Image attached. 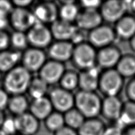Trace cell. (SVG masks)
<instances>
[{
  "label": "cell",
  "instance_id": "2",
  "mask_svg": "<svg viewBox=\"0 0 135 135\" xmlns=\"http://www.w3.org/2000/svg\"><path fill=\"white\" fill-rule=\"evenodd\" d=\"M75 98V108L86 119L96 118L101 113L102 100L95 92L79 90Z\"/></svg>",
  "mask_w": 135,
  "mask_h": 135
},
{
  "label": "cell",
  "instance_id": "31",
  "mask_svg": "<svg viewBox=\"0 0 135 135\" xmlns=\"http://www.w3.org/2000/svg\"><path fill=\"white\" fill-rule=\"evenodd\" d=\"M61 88L71 92L78 87L79 75L73 71H65L59 81Z\"/></svg>",
  "mask_w": 135,
  "mask_h": 135
},
{
  "label": "cell",
  "instance_id": "14",
  "mask_svg": "<svg viewBox=\"0 0 135 135\" xmlns=\"http://www.w3.org/2000/svg\"><path fill=\"white\" fill-rule=\"evenodd\" d=\"M38 23L52 24L57 20L59 10L57 6L52 2H44L37 4L32 11Z\"/></svg>",
  "mask_w": 135,
  "mask_h": 135
},
{
  "label": "cell",
  "instance_id": "32",
  "mask_svg": "<svg viewBox=\"0 0 135 135\" xmlns=\"http://www.w3.org/2000/svg\"><path fill=\"white\" fill-rule=\"evenodd\" d=\"M10 45L17 51L25 49L28 45L27 34L15 31L10 36Z\"/></svg>",
  "mask_w": 135,
  "mask_h": 135
},
{
  "label": "cell",
  "instance_id": "3",
  "mask_svg": "<svg viewBox=\"0 0 135 135\" xmlns=\"http://www.w3.org/2000/svg\"><path fill=\"white\" fill-rule=\"evenodd\" d=\"M123 86V78L115 68L105 70L100 74L98 89L105 97L117 96Z\"/></svg>",
  "mask_w": 135,
  "mask_h": 135
},
{
  "label": "cell",
  "instance_id": "47",
  "mask_svg": "<svg viewBox=\"0 0 135 135\" xmlns=\"http://www.w3.org/2000/svg\"><path fill=\"white\" fill-rule=\"evenodd\" d=\"M130 8H131L132 10L135 13V1L130 2Z\"/></svg>",
  "mask_w": 135,
  "mask_h": 135
},
{
  "label": "cell",
  "instance_id": "15",
  "mask_svg": "<svg viewBox=\"0 0 135 135\" xmlns=\"http://www.w3.org/2000/svg\"><path fill=\"white\" fill-rule=\"evenodd\" d=\"M74 49L69 41H57L50 45L48 54L52 60L63 64L72 58Z\"/></svg>",
  "mask_w": 135,
  "mask_h": 135
},
{
  "label": "cell",
  "instance_id": "10",
  "mask_svg": "<svg viewBox=\"0 0 135 135\" xmlns=\"http://www.w3.org/2000/svg\"><path fill=\"white\" fill-rule=\"evenodd\" d=\"M22 66L30 73L39 72L46 62V57L42 49L30 48L26 50L21 56Z\"/></svg>",
  "mask_w": 135,
  "mask_h": 135
},
{
  "label": "cell",
  "instance_id": "40",
  "mask_svg": "<svg viewBox=\"0 0 135 135\" xmlns=\"http://www.w3.org/2000/svg\"><path fill=\"white\" fill-rule=\"evenodd\" d=\"M122 133L123 130L115 125L106 127L103 135H122Z\"/></svg>",
  "mask_w": 135,
  "mask_h": 135
},
{
  "label": "cell",
  "instance_id": "27",
  "mask_svg": "<svg viewBox=\"0 0 135 135\" xmlns=\"http://www.w3.org/2000/svg\"><path fill=\"white\" fill-rule=\"evenodd\" d=\"M7 107L11 113L17 116L27 112L29 106L26 97L23 95H18L9 98Z\"/></svg>",
  "mask_w": 135,
  "mask_h": 135
},
{
  "label": "cell",
  "instance_id": "9",
  "mask_svg": "<svg viewBox=\"0 0 135 135\" xmlns=\"http://www.w3.org/2000/svg\"><path fill=\"white\" fill-rule=\"evenodd\" d=\"M49 98L53 108L61 113L67 112L75 106L74 95L71 92L61 87L53 89Z\"/></svg>",
  "mask_w": 135,
  "mask_h": 135
},
{
  "label": "cell",
  "instance_id": "37",
  "mask_svg": "<svg viewBox=\"0 0 135 135\" xmlns=\"http://www.w3.org/2000/svg\"><path fill=\"white\" fill-rule=\"evenodd\" d=\"M10 45V36L4 30H0V52L7 50Z\"/></svg>",
  "mask_w": 135,
  "mask_h": 135
},
{
  "label": "cell",
  "instance_id": "16",
  "mask_svg": "<svg viewBox=\"0 0 135 135\" xmlns=\"http://www.w3.org/2000/svg\"><path fill=\"white\" fill-rule=\"evenodd\" d=\"M17 133L22 135H35L39 130V120H38L30 113L24 114L14 117Z\"/></svg>",
  "mask_w": 135,
  "mask_h": 135
},
{
  "label": "cell",
  "instance_id": "23",
  "mask_svg": "<svg viewBox=\"0 0 135 135\" xmlns=\"http://www.w3.org/2000/svg\"><path fill=\"white\" fill-rule=\"evenodd\" d=\"M117 122V126L122 130L135 126V103L129 101L123 104L121 114Z\"/></svg>",
  "mask_w": 135,
  "mask_h": 135
},
{
  "label": "cell",
  "instance_id": "6",
  "mask_svg": "<svg viewBox=\"0 0 135 135\" xmlns=\"http://www.w3.org/2000/svg\"><path fill=\"white\" fill-rule=\"evenodd\" d=\"M26 34L28 45L32 47L42 49L51 45L53 38L51 31L45 25L36 23Z\"/></svg>",
  "mask_w": 135,
  "mask_h": 135
},
{
  "label": "cell",
  "instance_id": "42",
  "mask_svg": "<svg viewBox=\"0 0 135 135\" xmlns=\"http://www.w3.org/2000/svg\"><path fill=\"white\" fill-rule=\"evenodd\" d=\"M33 1L32 0H14L12 1L13 6H16V8H26V7L30 6Z\"/></svg>",
  "mask_w": 135,
  "mask_h": 135
},
{
  "label": "cell",
  "instance_id": "1",
  "mask_svg": "<svg viewBox=\"0 0 135 135\" xmlns=\"http://www.w3.org/2000/svg\"><path fill=\"white\" fill-rule=\"evenodd\" d=\"M32 78L31 73L22 66H17L7 72L4 79V88L12 95H23L27 91Z\"/></svg>",
  "mask_w": 135,
  "mask_h": 135
},
{
  "label": "cell",
  "instance_id": "33",
  "mask_svg": "<svg viewBox=\"0 0 135 135\" xmlns=\"http://www.w3.org/2000/svg\"><path fill=\"white\" fill-rule=\"evenodd\" d=\"M0 129L6 135H16L18 134L14 117H6Z\"/></svg>",
  "mask_w": 135,
  "mask_h": 135
},
{
  "label": "cell",
  "instance_id": "18",
  "mask_svg": "<svg viewBox=\"0 0 135 135\" xmlns=\"http://www.w3.org/2000/svg\"><path fill=\"white\" fill-rule=\"evenodd\" d=\"M123 105L117 96L105 97L101 103V113L106 119L117 121L121 114Z\"/></svg>",
  "mask_w": 135,
  "mask_h": 135
},
{
  "label": "cell",
  "instance_id": "50",
  "mask_svg": "<svg viewBox=\"0 0 135 135\" xmlns=\"http://www.w3.org/2000/svg\"><path fill=\"white\" fill-rule=\"evenodd\" d=\"M16 135H22V134H17Z\"/></svg>",
  "mask_w": 135,
  "mask_h": 135
},
{
  "label": "cell",
  "instance_id": "7",
  "mask_svg": "<svg viewBox=\"0 0 135 135\" xmlns=\"http://www.w3.org/2000/svg\"><path fill=\"white\" fill-rule=\"evenodd\" d=\"M9 24L17 32L26 33L37 23L33 12L26 8H15L9 15Z\"/></svg>",
  "mask_w": 135,
  "mask_h": 135
},
{
  "label": "cell",
  "instance_id": "5",
  "mask_svg": "<svg viewBox=\"0 0 135 135\" xmlns=\"http://www.w3.org/2000/svg\"><path fill=\"white\" fill-rule=\"evenodd\" d=\"M129 2L121 0H110L103 2L100 13L103 20L109 23H116L124 16L130 8Z\"/></svg>",
  "mask_w": 135,
  "mask_h": 135
},
{
  "label": "cell",
  "instance_id": "4",
  "mask_svg": "<svg viewBox=\"0 0 135 135\" xmlns=\"http://www.w3.org/2000/svg\"><path fill=\"white\" fill-rule=\"evenodd\" d=\"M97 52L89 43L84 42L74 46L71 59L77 68L83 71L95 66Z\"/></svg>",
  "mask_w": 135,
  "mask_h": 135
},
{
  "label": "cell",
  "instance_id": "34",
  "mask_svg": "<svg viewBox=\"0 0 135 135\" xmlns=\"http://www.w3.org/2000/svg\"><path fill=\"white\" fill-rule=\"evenodd\" d=\"M85 38V35L84 34V30L77 27L76 26L75 30L73 35L72 36L70 42L73 45L75 44L76 46L84 43Z\"/></svg>",
  "mask_w": 135,
  "mask_h": 135
},
{
  "label": "cell",
  "instance_id": "38",
  "mask_svg": "<svg viewBox=\"0 0 135 135\" xmlns=\"http://www.w3.org/2000/svg\"><path fill=\"white\" fill-rule=\"evenodd\" d=\"M126 95L129 101L135 103V78L127 84L126 86Z\"/></svg>",
  "mask_w": 135,
  "mask_h": 135
},
{
  "label": "cell",
  "instance_id": "19",
  "mask_svg": "<svg viewBox=\"0 0 135 135\" xmlns=\"http://www.w3.org/2000/svg\"><path fill=\"white\" fill-rule=\"evenodd\" d=\"M76 26L72 23L57 19L51 24L50 31L52 37L57 41H69L75 30Z\"/></svg>",
  "mask_w": 135,
  "mask_h": 135
},
{
  "label": "cell",
  "instance_id": "13",
  "mask_svg": "<svg viewBox=\"0 0 135 135\" xmlns=\"http://www.w3.org/2000/svg\"><path fill=\"white\" fill-rule=\"evenodd\" d=\"M121 57L122 55L119 49L111 45L100 49L97 52L96 64L105 70L114 69Z\"/></svg>",
  "mask_w": 135,
  "mask_h": 135
},
{
  "label": "cell",
  "instance_id": "24",
  "mask_svg": "<svg viewBox=\"0 0 135 135\" xmlns=\"http://www.w3.org/2000/svg\"><path fill=\"white\" fill-rule=\"evenodd\" d=\"M105 128L102 120L96 117L85 119L77 132L78 135H103Z\"/></svg>",
  "mask_w": 135,
  "mask_h": 135
},
{
  "label": "cell",
  "instance_id": "25",
  "mask_svg": "<svg viewBox=\"0 0 135 135\" xmlns=\"http://www.w3.org/2000/svg\"><path fill=\"white\" fill-rule=\"evenodd\" d=\"M115 69L123 78L135 76V56L132 55L122 56Z\"/></svg>",
  "mask_w": 135,
  "mask_h": 135
},
{
  "label": "cell",
  "instance_id": "30",
  "mask_svg": "<svg viewBox=\"0 0 135 135\" xmlns=\"http://www.w3.org/2000/svg\"><path fill=\"white\" fill-rule=\"evenodd\" d=\"M44 121L46 128L54 133L65 126L64 114L57 112H52Z\"/></svg>",
  "mask_w": 135,
  "mask_h": 135
},
{
  "label": "cell",
  "instance_id": "41",
  "mask_svg": "<svg viewBox=\"0 0 135 135\" xmlns=\"http://www.w3.org/2000/svg\"><path fill=\"white\" fill-rule=\"evenodd\" d=\"M54 135H78V132L74 129L70 128L69 127L65 126L56 132H55Z\"/></svg>",
  "mask_w": 135,
  "mask_h": 135
},
{
  "label": "cell",
  "instance_id": "49",
  "mask_svg": "<svg viewBox=\"0 0 135 135\" xmlns=\"http://www.w3.org/2000/svg\"><path fill=\"white\" fill-rule=\"evenodd\" d=\"M1 72H0V81H1Z\"/></svg>",
  "mask_w": 135,
  "mask_h": 135
},
{
  "label": "cell",
  "instance_id": "46",
  "mask_svg": "<svg viewBox=\"0 0 135 135\" xmlns=\"http://www.w3.org/2000/svg\"><path fill=\"white\" fill-rule=\"evenodd\" d=\"M130 45L132 49L135 52V35L130 40Z\"/></svg>",
  "mask_w": 135,
  "mask_h": 135
},
{
  "label": "cell",
  "instance_id": "35",
  "mask_svg": "<svg viewBox=\"0 0 135 135\" xmlns=\"http://www.w3.org/2000/svg\"><path fill=\"white\" fill-rule=\"evenodd\" d=\"M103 2L100 0H83L80 2L81 6L83 7V9H96L98 10L102 4Z\"/></svg>",
  "mask_w": 135,
  "mask_h": 135
},
{
  "label": "cell",
  "instance_id": "17",
  "mask_svg": "<svg viewBox=\"0 0 135 135\" xmlns=\"http://www.w3.org/2000/svg\"><path fill=\"white\" fill-rule=\"evenodd\" d=\"M98 68L96 66L82 71L79 75V85L80 90L95 92L98 89V82L100 76Z\"/></svg>",
  "mask_w": 135,
  "mask_h": 135
},
{
  "label": "cell",
  "instance_id": "43",
  "mask_svg": "<svg viewBox=\"0 0 135 135\" xmlns=\"http://www.w3.org/2000/svg\"><path fill=\"white\" fill-rule=\"evenodd\" d=\"M8 24H9V19L8 16H3L0 14V30H4Z\"/></svg>",
  "mask_w": 135,
  "mask_h": 135
},
{
  "label": "cell",
  "instance_id": "28",
  "mask_svg": "<svg viewBox=\"0 0 135 135\" xmlns=\"http://www.w3.org/2000/svg\"><path fill=\"white\" fill-rule=\"evenodd\" d=\"M65 126L78 131L85 122V118L75 108H72L64 114Z\"/></svg>",
  "mask_w": 135,
  "mask_h": 135
},
{
  "label": "cell",
  "instance_id": "48",
  "mask_svg": "<svg viewBox=\"0 0 135 135\" xmlns=\"http://www.w3.org/2000/svg\"><path fill=\"white\" fill-rule=\"evenodd\" d=\"M0 135H6L3 132H2L1 129H0Z\"/></svg>",
  "mask_w": 135,
  "mask_h": 135
},
{
  "label": "cell",
  "instance_id": "45",
  "mask_svg": "<svg viewBox=\"0 0 135 135\" xmlns=\"http://www.w3.org/2000/svg\"><path fill=\"white\" fill-rule=\"evenodd\" d=\"M5 119H6V117H5L4 113L2 112V111L0 110V129H1L2 125L3 124Z\"/></svg>",
  "mask_w": 135,
  "mask_h": 135
},
{
  "label": "cell",
  "instance_id": "12",
  "mask_svg": "<svg viewBox=\"0 0 135 135\" xmlns=\"http://www.w3.org/2000/svg\"><path fill=\"white\" fill-rule=\"evenodd\" d=\"M103 18L99 10L83 9L76 19V27L84 31H91L102 25Z\"/></svg>",
  "mask_w": 135,
  "mask_h": 135
},
{
  "label": "cell",
  "instance_id": "26",
  "mask_svg": "<svg viewBox=\"0 0 135 135\" xmlns=\"http://www.w3.org/2000/svg\"><path fill=\"white\" fill-rule=\"evenodd\" d=\"M62 2L61 7L59 9L60 19L71 23L75 21L79 13L78 6L74 1H63Z\"/></svg>",
  "mask_w": 135,
  "mask_h": 135
},
{
  "label": "cell",
  "instance_id": "44",
  "mask_svg": "<svg viewBox=\"0 0 135 135\" xmlns=\"http://www.w3.org/2000/svg\"><path fill=\"white\" fill-rule=\"evenodd\" d=\"M122 135H135V126L127 127L123 130Z\"/></svg>",
  "mask_w": 135,
  "mask_h": 135
},
{
  "label": "cell",
  "instance_id": "8",
  "mask_svg": "<svg viewBox=\"0 0 135 135\" xmlns=\"http://www.w3.org/2000/svg\"><path fill=\"white\" fill-rule=\"evenodd\" d=\"M115 37L114 29L109 26L101 25L89 32L88 39L92 46L100 49L112 45Z\"/></svg>",
  "mask_w": 135,
  "mask_h": 135
},
{
  "label": "cell",
  "instance_id": "20",
  "mask_svg": "<svg viewBox=\"0 0 135 135\" xmlns=\"http://www.w3.org/2000/svg\"><path fill=\"white\" fill-rule=\"evenodd\" d=\"M49 98L43 97L33 100L29 106L30 113L38 120H45L53 112Z\"/></svg>",
  "mask_w": 135,
  "mask_h": 135
},
{
  "label": "cell",
  "instance_id": "29",
  "mask_svg": "<svg viewBox=\"0 0 135 135\" xmlns=\"http://www.w3.org/2000/svg\"><path fill=\"white\" fill-rule=\"evenodd\" d=\"M48 85L40 77L32 79L27 91L33 100L45 97L48 90Z\"/></svg>",
  "mask_w": 135,
  "mask_h": 135
},
{
  "label": "cell",
  "instance_id": "21",
  "mask_svg": "<svg viewBox=\"0 0 135 135\" xmlns=\"http://www.w3.org/2000/svg\"><path fill=\"white\" fill-rule=\"evenodd\" d=\"M115 35L124 40H131L135 35V18L126 15L115 23Z\"/></svg>",
  "mask_w": 135,
  "mask_h": 135
},
{
  "label": "cell",
  "instance_id": "36",
  "mask_svg": "<svg viewBox=\"0 0 135 135\" xmlns=\"http://www.w3.org/2000/svg\"><path fill=\"white\" fill-rule=\"evenodd\" d=\"M12 2L7 0H0V14L8 16L13 10Z\"/></svg>",
  "mask_w": 135,
  "mask_h": 135
},
{
  "label": "cell",
  "instance_id": "39",
  "mask_svg": "<svg viewBox=\"0 0 135 135\" xmlns=\"http://www.w3.org/2000/svg\"><path fill=\"white\" fill-rule=\"evenodd\" d=\"M8 94L4 90L0 89V110L2 111L7 107L9 101Z\"/></svg>",
  "mask_w": 135,
  "mask_h": 135
},
{
  "label": "cell",
  "instance_id": "11",
  "mask_svg": "<svg viewBox=\"0 0 135 135\" xmlns=\"http://www.w3.org/2000/svg\"><path fill=\"white\" fill-rule=\"evenodd\" d=\"M64 64L54 60L46 61L39 71V76L48 85L59 83L65 72Z\"/></svg>",
  "mask_w": 135,
  "mask_h": 135
},
{
  "label": "cell",
  "instance_id": "22",
  "mask_svg": "<svg viewBox=\"0 0 135 135\" xmlns=\"http://www.w3.org/2000/svg\"><path fill=\"white\" fill-rule=\"evenodd\" d=\"M22 54L17 50H4L0 52V72H8L17 66Z\"/></svg>",
  "mask_w": 135,
  "mask_h": 135
}]
</instances>
